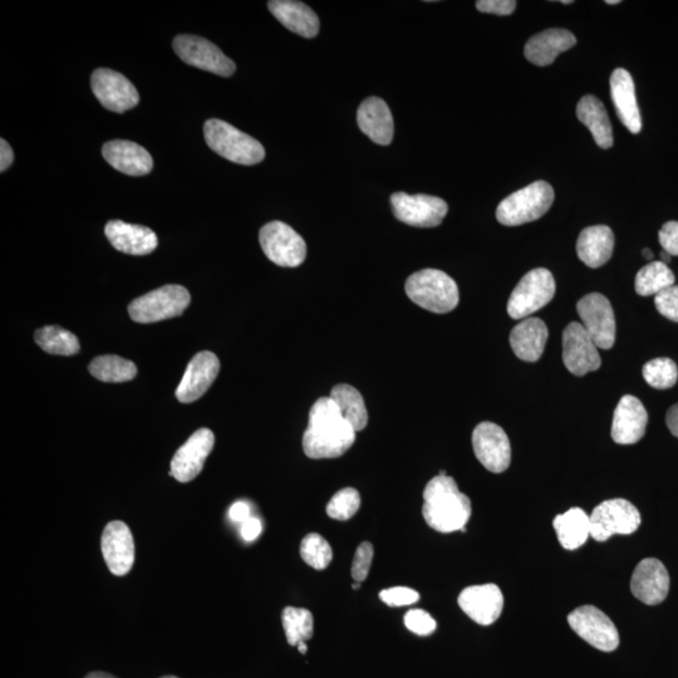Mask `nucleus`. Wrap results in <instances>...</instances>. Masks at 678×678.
I'll return each mask as SVG.
<instances>
[{
	"instance_id": "f257e3e1",
	"label": "nucleus",
	"mask_w": 678,
	"mask_h": 678,
	"mask_svg": "<svg viewBox=\"0 0 678 678\" xmlns=\"http://www.w3.org/2000/svg\"><path fill=\"white\" fill-rule=\"evenodd\" d=\"M356 430L348 424L331 397H321L309 412L303 435V451L309 459H336L356 441Z\"/></svg>"
},
{
	"instance_id": "f03ea898",
	"label": "nucleus",
	"mask_w": 678,
	"mask_h": 678,
	"mask_svg": "<svg viewBox=\"0 0 678 678\" xmlns=\"http://www.w3.org/2000/svg\"><path fill=\"white\" fill-rule=\"evenodd\" d=\"M471 500L461 493L451 476H435L424 491L422 515L430 528L440 533H465L471 518Z\"/></svg>"
},
{
	"instance_id": "7ed1b4c3",
	"label": "nucleus",
	"mask_w": 678,
	"mask_h": 678,
	"mask_svg": "<svg viewBox=\"0 0 678 678\" xmlns=\"http://www.w3.org/2000/svg\"><path fill=\"white\" fill-rule=\"evenodd\" d=\"M407 297L417 306L432 313H449L458 307V284L441 270L424 269L406 280Z\"/></svg>"
},
{
	"instance_id": "20e7f679",
	"label": "nucleus",
	"mask_w": 678,
	"mask_h": 678,
	"mask_svg": "<svg viewBox=\"0 0 678 678\" xmlns=\"http://www.w3.org/2000/svg\"><path fill=\"white\" fill-rule=\"evenodd\" d=\"M204 136L211 150L235 164L250 166L264 160L263 145L228 122L218 119L206 121Z\"/></svg>"
},
{
	"instance_id": "39448f33",
	"label": "nucleus",
	"mask_w": 678,
	"mask_h": 678,
	"mask_svg": "<svg viewBox=\"0 0 678 678\" xmlns=\"http://www.w3.org/2000/svg\"><path fill=\"white\" fill-rule=\"evenodd\" d=\"M554 190L547 181H535L505 198L496 209V219L505 226H518L542 218L552 208Z\"/></svg>"
},
{
	"instance_id": "423d86ee",
	"label": "nucleus",
	"mask_w": 678,
	"mask_h": 678,
	"mask_svg": "<svg viewBox=\"0 0 678 678\" xmlns=\"http://www.w3.org/2000/svg\"><path fill=\"white\" fill-rule=\"evenodd\" d=\"M190 302L188 289L169 284L136 298L130 303L129 314L137 323H155L181 316Z\"/></svg>"
},
{
	"instance_id": "0eeeda50",
	"label": "nucleus",
	"mask_w": 678,
	"mask_h": 678,
	"mask_svg": "<svg viewBox=\"0 0 678 678\" xmlns=\"http://www.w3.org/2000/svg\"><path fill=\"white\" fill-rule=\"evenodd\" d=\"M259 242L269 260L283 268H296L307 257V244L296 230L282 221H272L260 229Z\"/></svg>"
},
{
	"instance_id": "6e6552de",
	"label": "nucleus",
	"mask_w": 678,
	"mask_h": 678,
	"mask_svg": "<svg viewBox=\"0 0 678 678\" xmlns=\"http://www.w3.org/2000/svg\"><path fill=\"white\" fill-rule=\"evenodd\" d=\"M555 294V280L548 269L530 270L515 287L508 302V314L513 319L532 316L547 306Z\"/></svg>"
},
{
	"instance_id": "1a4fd4ad",
	"label": "nucleus",
	"mask_w": 678,
	"mask_h": 678,
	"mask_svg": "<svg viewBox=\"0 0 678 678\" xmlns=\"http://www.w3.org/2000/svg\"><path fill=\"white\" fill-rule=\"evenodd\" d=\"M641 514L635 505L625 499L603 501L591 515V537L606 542L613 535H630L640 528Z\"/></svg>"
},
{
	"instance_id": "9d476101",
	"label": "nucleus",
	"mask_w": 678,
	"mask_h": 678,
	"mask_svg": "<svg viewBox=\"0 0 678 678\" xmlns=\"http://www.w3.org/2000/svg\"><path fill=\"white\" fill-rule=\"evenodd\" d=\"M174 51L186 65L208 71L221 77L234 75L237 66L208 39L181 34L174 39Z\"/></svg>"
},
{
	"instance_id": "9b49d317",
	"label": "nucleus",
	"mask_w": 678,
	"mask_h": 678,
	"mask_svg": "<svg viewBox=\"0 0 678 678\" xmlns=\"http://www.w3.org/2000/svg\"><path fill=\"white\" fill-rule=\"evenodd\" d=\"M391 205L397 220L415 228H435L449 211L445 200L424 194L396 193L391 196Z\"/></svg>"
},
{
	"instance_id": "f8f14e48",
	"label": "nucleus",
	"mask_w": 678,
	"mask_h": 678,
	"mask_svg": "<svg viewBox=\"0 0 678 678\" xmlns=\"http://www.w3.org/2000/svg\"><path fill=\"white\" fill-rule=\"evenodd\" d=\"M568 623L582 640L599 651L612 652L619 645L617 627L612 619L594 606H583L569 614Z\"/></svg>"
},
{
	"instance_id": "ddd939ff",
	"label": "nucleus",
	"mask_w": 678,
	"mask_h": 678,
	"mask_svg": "<svg viewBox=\"0 0 678 678\" xmlns=\"http://www.w3.org/2000/svg\"><path fill=\"white\" fill-rule=\"evenodd\" d=\"M91 87L93 95L108 111L124 113L139 105L136 87L119 72L98 68L92 73Z\"/></svg>"
},
{
	"instance_id": "4468645a",
	"label": "nucleus",
	"mask_w": 678,
	"mask_h": 678,
	"mask_svg": "<svg viewBox=\"0 0 678 678\" xmlns=\"http://www.w3.org/2000/svg\"><path fill=\"white\" fill-rule=\"evenodd\" d=\"M476 459L494 474L504 473L512 463V446L508 435L493 422H481L473 432Z\"/></svg>"
},
{
	"instance_id": "2eb2a0df",
	"label": "nucleus",
	"mask_w": 678,
	"mask_h": 678,
	"mask_svg": "<svg viewBox=\"0 0 678 678\" xmlns=\"http://www.w3.org/2000/svg\"><path fill=\"white\" fill-rule=\"evenodd\" d=\"M577 311L597 347L612 348L616 341V319L608 299L599 293L588 294L578 302Z\"/></svg>"
},
{
	"instance_id": "dca6fc26",
	"label": "nucleus",
	"mask_w": 678,
	"mask_h": 678,
	"mask_svg": "<svg viewBox=\"0 0 678 678\" xmlns=\"http://www.w3.org/2000/svg\"><path fill=\"white\" fill-rule=\"evenodd\" d=\"M563 362L569 372L579 377L602 365L598 347L581 323L572 322L564 329Z\"/></svg>"
},
{
	"instance_id": "f3484780",
	"label": "nucleus",
	"mask_w": 678,
	"mask_h": 678,
	"mask_svg": "<svg viewBox=\"0 0 678 678\" xmlns=\"http://www.w3.org/2000/svg\"><path fill=\"white\" fill-rule=\"evenodd\" d=\"M103 558L117 577L126 576L134 567L135 542L129 527L121 520L106 525L101 538Z\"/></svg>"
},
{
	"instance_id": "a211bd4d",
	"label": "nucleus",
	"mask_w": 678,
	"mask_h": 678,
	"mask_svg": "<svg viewBox=\"0 0 678 678\" xmlns=\"http://www.w3.org/2000/svg\"><path fill=\"white\" fill-rule=\"evenodd\" d=\"M215 436L209 429H200L180 447L171 461L170 476L180 483H190L203 470L205 461L213 451Z\"/></svg>"
},
{
	"instance_id": "6ab92c4d",
	"label": "nucleus",
	"mask_w": 678,
	"mask_h": 678,
	"mask_svg": "<svg viewBox=\"0 0 678 678\" xmlns=\"http://www.w3.org/2000/svg\"><path fill=\"white\" fill-rule=\"evenodd\" d=\"M219 371L220 361L213 352L198 353L186 368L183 380L176 390V399L183 404L198 401L213 385Z\"/></svg>"
},
{
	"instance_id": "aec40b11",
	"label": "nucleus",
	"mask_w": 678,
	"mask_h": 678,
	"mask_svg": "<svg viewBox=\"0 0 678 678\" xmlns=\"http://www.w3.org/2000/svg\"><path fill=\"white\" fill-rule=\"evenodd\" d=\"M458 602L466 616L481 626L493 625L504 608V596L496 584L465 588Z\"/></svg>"
},
{
	"instance_id": "412c9836",
	"label": "nucleus",
	"mask_w": 678,
	"mask_h": 678,
	"mask_svg": "<svg viewBox=\"0 0 678 678\" xmlns=\"http://www.w3.org/2000/svg\"><path fill=\"white\" fill-rule=\"evenodd\" d=\"M631 591L647 606H656L665 601L670 591V574L665 565L657 559H643L633 572Z\"/></svg>"
},
{
	"instance_id": "4be33fe9",
	"label": "nucleus",
	"mask_w": 678,
	"mask_h": 678,
	"mask_svg": "<svg viewBox=\"0 0 678 678\" xmlns=\"http://www.w3.org/2000/svg\"><path fill=\"white\" fill-rule=\"evenodd\" d=\"M648 414L645 406L635 396H623L614 411L612 439L619 445H632L646 434Z\"/></svg>"
},
{
	"instance_id": "5701e85b",
	"label": "nucleus",
	"mask_w": 678,
	"mask_h": 678,
	"mask_svg": "<svg viewBox=\"0 0 678 678\" xmlns=\"http://www.w3.org/2000/svg\"><path fill=\"white\" fill-rule=\"evenodd\" d=\"M105 234L113 248L125 254L137 255V257L151 254L159 244L156 234L150 228L125 223L121 220L108 221Z\"/></svg>"
},
{
	"instance_id": "b1692460",
	"label": "nucleus",
	"mask_w": 678,
	"mask_h": 678,
	"mask_svg": "<svg viewBox=\"0 0 678 678\" xmlns=\"http://www.w3.org/2000/svg\"><path fill=\"white\" fill-rule=\"evenodd\" d=\"M102 155L113 169L129 176L147 175L154 167L150 152L127 140L107 142L102 147Z\"/></svg>"
},
{
	"instance_id": "393cba45",
	"label": "nucleus",
	"mask_w": 678,
	"mask_h": 678,
	"mask_svg": "<svg viewBox=\"0 0 678 678\" xmlns=\"http://www.w3.org/2000/svg\"><path fill=\"white\" fill-rule=\"evenodd\" d=\"M611 96L618 119L632 134L642 130L640 108H638L635 82L630 72L617 68L611 76Z\"/></svg>"
},
{
	"instance_id": "a878e982",
	"label": "nucleus",
	"mask_w": 678,
	"mask_h": 678,
	"mask_svg": "<svg viewBox=\"0 0 678 678\" xmlns=\"http://www.w3.org/2000/svg\"><path fill=\"white\" fill-rule=\"evenodd\" d=\"M357 122L363 134L370 137L375 144H391L395 125L391 110L382 98L370 97L363 101L357 111Z\"/></svg>"
},
{
	"instance_id": "bb28decb",
	"label": "nucleus",
	"mask_w": 678,
	"mask_h": 678,
	"mask_svg": "<svg viewBox=\"0 0 678 678\" xmlns=\"http://www.w3.org/2000/svg\"><path fill=\"white\" fill-rule=\"evenodd\" d=\"M577 39L567 29L553 28L535 34L525 44L524 54L535 66L552 65L560 53L576 46Z\"/></svg>"
},
{
	"instance_id": "cd10ccee",
	"label": "nucleus",
	"mask_w": 678,
	"mask_h": 678,
	"mask_svg": "<svg viewBox=\"0 0 678 678\" xmlns=\"http://www.w3.org/2000/svg\"><path fill=\"white\" fill-rule=\"evenodd\" d=\"M548 328L542 319L525 318L510 333V346L515 355L525 362H537L548 341Z\"/></svg>"
},
{
	"instance_id": "c85d7f7f",
	"label": "nucleus",
	"mask_w": 678,
	"mask_h": 678,
	"mask_svg": "<svg viewBox=\"0 0 678 678\" xmlns=\"http://www.w3.org/2000/svg\"><path fill=\"white\" fill-rule=\"evenodd\" d=\"M270 13L289 31L303 38H314L319 32V19L311 8L293 0H272L268 3Z\"/></svg>"
},
{
	"instance_id": "c756f323",
	"label": "nucleus",
	"mask_w": 678,
	"mask_h": 678,
	"mask_svg": "<svg viewBox=\"0 0 678 678\" xmlns=\"http://www.w3.org/2000/svg\"><path fill=\"white\" fill-rule=\"evenodd\" d=\"M614 234L607 225L588 226L579 234L578 258L589 268H599L612 258Z\"/></svg>"
},
{
	"instance_id": "7c9ffc66",
	"label": "nucleus",
	"mask_w": 678,
	"mask_h": 678,
	"mask_svg": "<svg viewBox=\"0 0 678 678\" xmlns=\"http://www.w3.org/2000/svg\"><path fill=\"white\" fill-rule=\"evenodd\" d=\"M577 117L591 131L594 141L602 149L613 146V130L606 107L596 96H584L577 106Z\"/></svg>"
},
{
	"instance_id": "2f4dec72",
	"label": "nucleus",
	"mask_w": 678,
	"mask_h": 678,
	"mask_svg": "<svg viewBox=\"0 0 678 678\" xmlns=\"http://www.w3.org/2000/svg\"><path fill=\"white\" fill-rule=\"evenodd\" d=\"M553 527L560 545L567 550L581 548L591 537V517L581 508L569 509L555 517Z\"/></svg>"
},
{
	"instance_id": "473e14b6",
	"label": "nucleus",
	"mask_w": 678,
	"mask_h": 678,
	"mask_svg": "<svg viewBox=\"0 0 678 678\" xmlns=\"http://www.w3.org/2000/svg\"><path fill=\"white\" fill-rule=\"evenodd\" d=\"M329 397L336 402L338 410L356 432L366 429L368 412L365 400L357 388L350 385H338L332 388Z\"/></svg>"
},
{
	"instance_id": "72a5a7b5",
	"label": "nucleus",
	"mask_w": 678,
	"mask_h": 678,
	"mask_svg": "<svg viewBox=\"0 0 678 678\" xmlns=\"http://www.w3.org/2000/svg\"><path fill=\"white\" fill-rule=\"evenodd\" d=\"M37 345L49 355L75 356L81 350L78 338L67 329L48 326L38 329L34 334Z\"/></svg>"
},
{
	"instance_id": "f704fd0d",
	"label": "nucleus",
	"mask_w": 678,
	"mask_h": 678,
	"mask_svg": "<svg viewBox=\"0 0 678 678\" xmlns=\"http://www.w3.org/2000/svg\"><path fill=\"white\" fill-rule=\"evenodd\" d=\"M88 370L97 380L108 383L132 381L137 375L134 362L112 355L96 357L90 363Z\"/></svg>"
},
{
	"instance_id": "c9c22d12",
	"label": "nucleus",
	"mask_w": 678,
	"mask_h": 678,
	"mask_svg": "<svg viewBox=\"0 0 678 678\" xmlns=\"http://www.w3.org/2000/svg\"><path fill=\"white\" fill-rule=\"evenodd\" d=\"M675 284V274L668 265L660 262H652L643 267L636 275L635 288L638 296H657L663 289Z\"/></svg>"
},
{
	"instance_id": "e433bc0d",
	"label": "nucleus",
	"mask_w": 678,
	"mask_h": 678,
	"mask_svg": "<svg viewBox=\"0 0 678 678\" xmlns=\"http://www.w3.org/2000/svg\"><path fill=\"white\" fill-rule=\"evenodd\" d=\"M282 623L289 645L298 646L311 640L314 632V618L311 611L304 608L287 607L282 613Z\"/></svg>"
},
{
	"instance_id": "4c0bfd02",
	"label": "nucleus",
	"mask_w": 678,
	"mask_h": 678,
	"mask_svg": "<svg viewBox=\"0 0 678 678\" xmlns=\"http://www.w3.org/2000/svg\"><path fill=\"white\" fill-rule=\"evenodd\" d=\"M301 557L309 567L316 571H323L333 559L331 544L317 533L308 534L301 544Z\"/></svg>"
},
{
	"instance_id": "58836bf2",
	"label": "nucleus",
	"mask_w": 678,
	"mask_h": 678,
	"mask_svg": "<svg viewBox=\"0 0 678 678\" xmlns=\"http://www.w3.org/2000/svg\"><path fill=\"white\" fill-rule=\"evenodd\" d=\"M643 378L657 390H667L676 385L678 368L670 358H656L643 366Z\"/></svg>"
},
{
	"instance_id": "ea45409f",
	"label": "nucleus",
	"mask_w": 678,
	"mask_h": 678,
	"mask_svg": "<svg viewBox=\"0 0 678 678\" xmlns=\"http://www.w3.org/2000/svg\"><path fill=\"white\" fill-rule=\"evenodd\" d=\"M361 508V495L356 489L345 488L333 495L327 505V515L334 520H350Z\"/></svg>"
},
{
	"instance_id": "a19ab883",
	"label": "nucleus",
	"mask_w": 678,
	"mask_h": 678,
	"mask_svg": "<svg viewBox=\"0 0 678 678\" xmlns=\"http://www.w3.org/2000/svg\"><path fill=\"white\" fill-rule=\"evenodd\" d=\"M405 626L407 630L422 637L432 635L437 627L435 619L422 609H412V611L407 612Z\"/></svg>"
},
{
	"instance_id": "79ce46f5",
	"label": "nucleus",
	"mask_w": 678,
	"mask_h": 678,
	"mask_svg": "<svg viewBox=\"0 0 678 678\" xmlns=\"http://www.w3.org/2000/svg\"><path fill=\"white\" fill-rule=\"evenodd\" d=\"M373 554H375V550H373V545L370 542L362 543L357 548L351 568L352 578L355 579V582L366 581L368 574H370Z\"/></svg>"
},
{
	"instance_id": "37998d69",
	"label": "nucleus",
	"mask_w": 678,
	"mask_h": 678,
	"mask_svg": "<svg viewBox=\"0 0 678 678\" xmlns=\"http://www.w3.org/2000/svg\"><path fill=\"white\" fill-rule=\"evenodd\" d=\"M380 599L390 607H405L415 604L420 599V594L415 589L407 587H393L383 589Z\"/></svg>"
},
{
	"instance_id": "c03bdc74",
	"label": "nucleus",
	"mask_w": 678,
	"mask_h": 678,
	"mask_svg": "<svg viewBox=\"0 0 678 678\" xmlns=\"http://www.w3.org/2000/svg\"><path fill=\"white\" fill-rule=\"evenodd\" d=\"M657 311L670 321L678 322V286L663 289L655 297Z\"/></svg>"
},
{
	"instance_id": "a18cd8bd",
	"label": "nucleus",
	"mask_w": 678,
	"mask_h": 678,
	"mask_svg": "<svg viewBox=\"0 0 678 678\" xmlns=\"http://www.w3.org/2000/svg\"><path fill=\"white\" fill-rule=\"evenodd\" d=\"M660 244L663 250L671 255V257H678V223L677 221H668L662 226L660 234Z\"/></svg>"
},
{
	"instance_id": "49530a36",
	"label": "nucleus",
	"mask_w": 678,
	"mask_h": 678,
	"mask_svg": "<svg viewBox=\"0 0 678 678\" xmlns=\"http://www.w3.org/2000/svg\"><path fill=\"white\" fill-rule=\"evenodd\" d=\"M515 0H479L476 9L483 13H494L498 16H510L517 8Z\"/></svg>"
},
{
	"instance_id": "de8ad7c7",
	"label": "nucleus",
	"mask_w": 678,
	"mask_h": 678,
	"mask_svg": "<svg viewBox=\"0 0 678 678\" xmlns=\"http://www.w3.org/2000/svg\"><path fill=\"white\" fill-rule=\"evenodd\" d=\"M262 533V523L257 518H249L242 525V537L247 542H253Z\"/></svg>"
},
{
	"instance_id": "09e8293b",
	"label": "nucleus",
	"mask_w": 678,
	"mask_h": 678,
	"mask_svg": "<svg viewBox=\"0 0 678 678\" xmlns=\"http://www.w3.org/2000/svg\"><path fill=\"white\" fill-rule=\"evenodd\" d=\"M229 518L235 523H244L250 518V508L244 501H238L229 510Z\"/></svg>"
},
{
	"instance_id": "8fccbe9b",
	"label": "nucleus",
	"mask_w": 678,
	"mask_h": 678,
	"mask_svg": "<svg viewBox=\"0 0 678 678\" xmlns=\"http://www.w3.org/2000/svg\"><path fill=\"white\" fill-rule=\"evenodd\" d=\"M14 161V152L11 145L4 139L0 140V171L9 169V166L13 164Z\"/></svg>"
},
{
	"instance_id": "3c124183",
	"label": "nucleus",
	"mask_w": 678,
	"mask_h": 678,
	"mask_svg": "<svg viewBox=\"0 0 678 678\" xmlns=\"http://www.w3.org/2000/svg\"><path fill=\"white\" fill-rule=\"evenodd\" d=\"M666 424L668 430L671 431V434L678 437V404L673 405L671 409L667 411Z\"/></svg>"
},
{
	"instance_id": "603ef678",
	"label": "nucleus",
	"mask_w": 678,
	"mask_h": 678,
	"mask_svg": "<svg viewBox=\"0 0 678 678\" xmlns=\"http://www.w3.org/2000/svg\"><path fill=\"white\" fill-rule=\"evenodd\" d=\"M85 678H117L115 676L110 675V673L106 672H91L90 675H87Z\"/></svg>"
},
{
	"instance_id": "864d4df0",
	"label": "nucleus",
	"mask_w": 678,
	"mask_h": 678,
	"mask_svg": "<svg viewBox=\"0 0 678 678\" xmlns=\"http://www.w3.org/2000/svg\"><path fill=\"white\" fill-rule=\"evenodd\" d=\"M660 257H661V262L665 263L666 265L671 262L672 257H671L670 254L665 252V250H663V252H661Z\"/></svg>"
},
{
	"instance_id": "5fc2aeb1",
	"label": "nucleus",
	"mask_w": 678,
	"mask_h": 678,
	"mask_svg": "<svg viewBox=\"0 0 678 678\" xmlns=\"http://www.w3.org/2000/svg\"><path fill=\"white\" fill-rule=\"evenodd\" d=\"M297 647H298V651L301 652L302 655H306V653L308 651V646H307L306 642L299 643V645Z\"/></svg>"
},
{
	"instance_id": "6e6d98bb",
	"label": "nucleus",
	"mask_w": 678,
	"mask_h": 678,
	"mask_svg": "<svg viewBox=\"0 0 678 678\" xmlns=\"http://www.w3.org/2000/svg\"><path fill=\"white\" fill-rule=\"evenodd\" d=\"M642 254H643V257H645V258L648 259V260H652V259H653V253L651 252L650 249H647V248H646V249H643Z\"/></svg>"
},
{
	"instance_id": "4d7b16f0",
	"label": "nucleus",
	"mask_w": 678,
	"mask_h": 678,
	"mask_svg": "<svg viewBox=\"0 0 678 678\" xmlns=\"http://www.w3.org/2000/svg\"><path fill=\"white\" fill-rule=\"evenodd\" d=\"M606 3H607V4H611V6H613V4H619V3H621V0H607Z\"/></svg>"
},
{
	"instance_id": "13d9d810",
	"label": "nucleus",
	"mask_w": 678,
	"mask_h": 678,
	"mask_svg": "<svg viewBox=\"0 0 678 678\" xmlns=\"http://www.w3.org/2000/svg\"><path fill=\"white\" fill-rule=\"evenodd\" d=\"M352 588H353V589H356V591H357V589H360V588H361V583H360V582H355V583H353V584H352Z\"/></svg>"
},
{
	"instance_id": "bf43d9fd",
	"label": "nucleus",
	"mask_w": 678,
	"mask_h": 678,
	"mask_svg": "<svg viewBox=\"0 0 678 678\" xmlns=\"http://www.w3.org/2000/svg\"><path fill=\"white\" fill-rule=\"evenodd\" d=\"M161 678H179V677H176V676H165V677H161Z\"/></svg>"
}]
</instances>
